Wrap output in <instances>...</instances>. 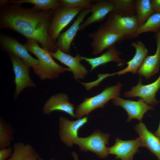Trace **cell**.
<instances>
[{
  "mask_svg": "<svg viewBox=\"0 0 160 160\" xmlns=\"http://www.w3.org/2000/svg\"><path fill=\"white\" fill-rule=\"evenodd\" d=\"M53 10H37L21 4H8L0 8V28L15 31L27 40H33L50 52L57 49L51 41L49 29Z\"/></svg>",
  "mask_w": 160,
  "mask_h": 160,
  "instance_id": "cell-1",
  "label": "cell"
},
{
  "mask_svg": "<svg viewBox=\"0 0 160 160\" xmlns=\"http://www.w3.org/2000/svg\"><path fill=\"white\" fill-rule=\"evenodd\" d=\"M38 42L33 40H27L24 45L28 51L37 57L39 63L32 68L35 73L41 80L55 79L60 73L68 71V68L63 67L53 59L50 52L40 47Z\"/></svg>",
  "mask_w": 160,
  "mask_h": 160,
  "instance_id": "cell-2",
  "label": "cell"
},
{
  "mask_svg": "<svg viewBox=\"0 0 160 160\" xmlns=\"http://www.w3.org/2000/svg\"><path fill=\"white\" fill-rule=\"evenodd\" d=\"M122 86V84L119 82L116 85L107 87L96 95L85 98L83 101L77 106L75 112V118H82L97 108H103L108 101L120 95Z\"/></svg>",
  "mask_w": 160,
  "mask_h": 160,
  "instance_id": "cell-3",
  "label": "cell"
},
{
  "mask_svg": "<svg viewBox=\"0 0 160 160\" xmlns=\"http://www.w3.org/2000/svg\"><path fill=\"white\" fill-rule=\"evenodd\" d=\"M110 135L100 130H95L91 135L85 137H78L73 142L83 152L90 151L98 157L104 159L108 155V145Z\"/></svg>",
  "mask_w": 160,
  "mask_h": 160,
  "instance_id": "cell-4",
  "label": "cell"
},
{
  "mask_svg": "<svg viewBox=\"0 0 160 160\" xmlns=\"http://www.w3.org/2000/svg\"><path fill=\"white\" fill-rule=\"evenodd\" d=\"M88 36L92 40L91 47L93 55L101 53L116 42L127 39L125 36L112 30L104 24L101 25L96 30L89 33Z\"/></svg>",
  "mask_w": 160,
  "mask_h": 160,
  "instance_id": "cell-5",
  "label": "cell"
},
{
  "mask_svg": "<svg viewBox=\"0 0 160 160\" xmlns=\"http://www.w3.org/2000/svg\"><path fill=\"white\" fill-rule=\"evenodd\" d=\"M104 24L112 30L125 36L127 39L137 37L139 27L136 15L122 16L113 11L109 14Z\"/></svg>",
  "mask_w": 160,
  "mask_h": 160,
  "instance_id": "cell-6",
  "label": "cell"
},
{
  "mask_svg": "<svg viewBox=\"0 0 160 160\" xmlns=\"http://www.w3.org/2000/svg\"><path fill=\"white\" fill-rule=\"evenodd\" d=\"M83 9L81 8H69L62 6L54 10L49 29V35L55 44L62 31Z\"/></svg>",
  "mask_w": 160,
  "mask_h": 160,
  "instance_id": "cell-7",
  "label": "cell"
},
{
  "mask_svg": "<svg viewBox=\"0 0 160 160\" xmlns=\"http://www.w3.org/2000/svg\"><path fill=\"white\" fill-rule=\"evenodd\" d=\"M11 61L15 77V85L14 97L16 99L21 92L27 87H35L36 85L29 74L30 68L20 58L12 54H8Z\"/></svg>",
  "mask_w": 160,
  "mask_h": 160,
  "instance_id": "cell-8",
  "label": "cell"
},
{
  "mask_svg": "<svg viewBox=\"0 0 160 160\" xmlns=\"http://www.w3.org/2000/svg\"><path fill=\"white\" fill-rule=\"evenodd\" d=\"M0 46L1 49L8 54L14 55L21 58L30 68L38 64V59L33 57L27 49L13 37L3 33L0 34Z\"/></svg>",
  "mask_w": 160,
  "mask_h": 160,
  "instance_id": "cell-9",
  "label": "cell"
},
{
  "mask_svg": "<svg viewBox=\"0 0 160 160\" xmlns=\"http://www.w3.org/2000/svg\"><path fill=\"white\" fill-rule=\"evenodd\" d=\"M88 117L85 116L72 121L60 116L59 118V135L61 141L67 146L71 147L74 140L79 137L78 131L86 124Z\"/></svg>",
  "mask_w": 160,
  "mask_h": 160,
  "instance_id": "cell-10",
  "label": "cell"
},
{
  "mask_svg": "<svg viewBox=\"0 0 160 160\" xmlns=\"http://www.w3.org/2000/svg\"><path fill=\"white\" fill-rule=\"evenodd\" d=\"M160 88V75L155 81L147 85H143L141 79L140 78L137 85L132 87L130 90L125 92L124 95L127 98L139 97L153 106L160 103V101L155 98L156 94Z\"/></svg>",
  "mask_w": 160,
  "mask_h": 160,
  "instance_id": "cell-11",
  "label": "cell"
},
{
  "mask_svg": "<svg viewBox=\"0 0 160 160\" xmlns=\"http://www.w3.org/2000/svg\"><path fill=\"white\" fill-rule=\"evenodd\" d=\"M113 104L124 109L128 117L127 122H129L133 119L142 122L144 114L149 110H153V107L147 103L143 99L140 98L137 101L125 100L119 97L112 100Z\"/></svg>",
  "mask_w": 160,
  "mask_h": 160,
  "instance_id": "cell-12",
  "label": "cell"
},
{
  "mask_svg": "<svg viewBox=\"0 0 160 160\" xmlns=\"http://www.w3.org/2000/svg\"><path fill=\"white\" fill-rule=\"evenodd\" d=\"M92 10V8L83 9L68 29L59 34L55 44L57 49L70 54L71 44L77 32L79 31L80 25L84 22L85 17L91 12Z\"/></svg>",
  "mask_w": 160,
  "mask_h": 160,
  "instance_id": "cell-13",
  "label": "cell"
},
{
  "mask_svg": "<svg viewBox=\"0 0 160 160\" xmlns=\"http://www.w3.org/2000/svg\"><path fill=\"white\" fill-rule=\"evenodd\" d=\"M140 147H142V144L139 137L127 140L116 137L115 144L108 148V153L114 155L116 159L133 160L134 155L139 151L138 148Z\"/></svg>",
  "mask_w": 160,
  "mask_h": 160,
  "instance_id": "cell-14",
  "label": "cell"
},
{
  "mask_svg": "<svg viewBox=\"0 0 160 160\" xmlns=\"http://www.w3.org/2000/svg\"><path fill=\"white\" fill-rule=\"evenodd\" d=\"M50 53L52 57L68 67L76 79H83L87 75L88 71L80 63L82 56L79 53H76V56L73 57L58 49L55 52Z\"/></svg>",
  "mask_w": 160,
  "mask_h": 160,
  "instance_id": "cell-15",
  "label": "cell"
},
{
  "mask_svg": "<svg viewBox=\"0 0 160 160\" xmlns=\"http://www.w3.org/2000/svg\"><path fill=\"white\" fill-rule=\"evenodd\" d=\"M74 105L69 102L68 95L64 93L55 94L50 97L43 106L42 111L46 115H49L53 111H60L75 118Z\"/></svg>",
  "mask_w": 160,
  "mask_h": 160,
  "instance_id": "cell-16",
  "label": "cell"
},
{
  "mask_svg": "<svg viewBox=\"0 0 160 160\" xmlns=\"http://www.w3.org/2000/svg\"><path fill=\"white\" fill-rule=\"evenodd\" d=\"M91 15L80 25L79 31L95 22L103 21L108 14L114 10V6L111 0H96L92 6Z\"/></svg>",
  "mask_w": 160,
  "mask_h": 160,
  "instance_id": "cell-17",
  "label": "cell"
},
{
  "mask_svg": "<svg viewBox=\"0 0 160 160\" xmlns=\"http://www.w3.org/2000/svg\"><path fill=\"white\" fill-rule=\"evenodd\" d=\"M135 129L139 136L142 147L147 148L160 160V140L152 132L149 131L142 122L135 126Z\"/></svg>",
  "mask_w": 160,
  "mask_h": 160,
  "instance_id": "cell-18",
  "label": "cell"
},
{
  "mask_svg": "<svg viewBox=\"0 0 160 160\" xmlns=\"http://www.w3.org/2000/svg\"><path fill=\"white\" fill-rule=\"evenodd\" d=\"M121 54L114 45L108 49V50L100 56L94 58H88L81 56L82 60L87 62L91 67V72L97 67L110 62H114L118 64V66H121L125 64L124 60L120 57Z\"/></svg>",
  "mask_w": 160,
  "mask_h": 160,
  "instance_id": "cell-19",
  "label": "cell"
},
{
  "mask_svg": "<svg viewBox=\"0 0 160 160\" xmlns=\"http://www.w3.org/2000/svg\"><path fill=\"white\" fill-rule=\"evenodd\" d=\"M131 45L135 49V55L130 60L125 63V64H127L126 68L112 73L113 76L116 74L119 76L130 72L133 74L137 73L145 57L147 55L148 51L141 41L133 42L131 43Z\"/></svg>",
  "mask_w": 160,
  "mask_h": 160,
  "instance_id": "cell-20",
  "label": "cell"
},
{
  "mask_svg": "<svg viewBox=\"0 0 160 160\" xmlns=\"http://www.w3.org/2000/svg\"><path fill=\"white\" fill-rule=\"evenodd\" d=\"M160 67V47H157L155 54L147 55L138 69L137 73L140 76L149 79L159 71Z\"/></svg>",
  "mask_w": 160,
  "mask_h": 160,
  "instance_id": "cell-21",
  "label": "cell"
},
{
  "mask_svg": "<svg viewBox=\"0 0 160 160\" xmlns=\"http://www.w3.org/2000/svg\"><path fill=\"white\" fill-rule=\"evenodd\" d=\"M11 156L6 160H39V154L30 144L18 142L13 145Z\"/></svg>",
  "mask_w": 160,
  "mask_h": 160,
  "instance_id": "cell-22",
  "label": "cell"
},
{
  "mask_svg": "<svg viewBox=\"0 0 160 160\" xmlns=\"http://www.w3.org/2000/svg\"><path fill=\"white\" fill-rule=\"evenodd\" d=\"M24 3L33 4V9L44 11L54 10L63 6L59 0H10L8 1L9 4H21Z\"/></svg>",
  "mask_w": 160,
  "mask_h": 160,
  "instance_id": "cell-23",
  "label": "cell"
},
{
  "mask_svg": "<svg viewBox=\"0 0 160 160\" xmlns=\"http://www.w3.org/2000/svg\"><path fill=\"white\" fill-rule=\"evenodd\" d=\"M136 16L139 27L142 25L154 12L150 0H137L135 3Z\"/></svg>",
  "mask_w": 160,
  "mask_h": 160,
  "instance_id": "cell-24",
  "label": "cell"
},
{
  "mask_svg": "<svg viewBox=\"0 0 160 160\" xmlns=\"http://www.w3.org/2000/svg\"><path fill=\"white\" fill-rule=\"evenodd\" d=\"M114 6L113 12L122 16L136 15L135 3L133 0H111Z\"/></svg>",
  "mask_w": 160,
  "mask_h": 160,
  "instance_id": "cell-25",
  "label": "cell"
},
{
  "mask_svg": "<svg viewBox=\"0 0 160 160\" xmlns=\"http://www.w3.org/2000/svg\"><path fill=\"white\" fill-rule=\"evenodd\" d=\"M14 128L1 117L0 118V149L9 147L13 140Z\"/></svg>",
  "mask_w": 160,
  "mask_h": 160,
  "instance_id": "cell-26",
  "label": "cell"
},
{
  "mask_svg": "<svg viewBox=\"0 0 160 160\" xmlns=\"http://www.w3.org/2000/svg\"><path fill=\"white\" fill-rule=\"evenodd\" d=\"M160 31V13L154 12L151 15L142 25L139 26L136 32L137 36L144 33L151 32L156 33Z\"/></svg>",
  "mask_w": 160,
  "mask_h": 160,
  "instance_id": "cell-27",
  "label": "cell"
},
{
  "mask_svg": "<svg viewBox=\"0 0 160 160\" xmlns=\"http://www.w3.org/2000/svg\"><path fill=\"white\" fill-rule=\"evenodd\" d=\"M63 6L69 8H81L83 9H91L96 0H59Z\"/></svg>",
  "mask_w": 160,
  "mask_h": 160,
  "instance_id": "cell-28",
  "label": "cell"
},
{
  "mask_svg": "<svg viewBox=\"0 0 160 160\" xmlns=\"http://www.w3.org/2000/svg\"><path fill=\"white\" fill-rule=\"evenodd\" d=\"M113 76L112 74L107 73L104 74L100 73L97 75L98 79L94 81L84 83L80 82L78 80L77 81L84 87L87 90H89L91 89L93 87L99 85V83L104 79L108 76Z\"/></svg>",
  "mask_w": 160,
  "mask_h": 160,
  "instance_id": "cell-29",
  "label": "cell"
},
{
  "mask_svg": "<svg viewBox=\"0 0 160 160\" xmlns=\"http://www.w3.org/2000/svg\"><path fill=\"white\" fill-rule=\"evenodd\" d=\"M12 149L9 147L1 149L0 150V160H6L12 155Z\"/></svg>",
  "mask_w": 160,
  "mask_h": 160,
  "instance_id": "cell-30",
  "label": "cell"
},
{
  "mask_svg": "<svg viewBox=\"0 0 160 160\" xmlns=\"http://www.w3.org/2000/svg\"><path fill=\"white\" fill-rule=\"evenodd\" d=\"M151 1L155 12L160 13V0H151Z\"/></svg>",
  "mask_w": 160,
  "mask_h": 160,
  "instance_id": "cell-31",
  "label": "cell"
},
{
  "mask_svg": "<svg viewBox=\"0 0 160 160\" xmlns=\"http://www.w3.org/2000/svg\"><path fill=\"white\" fill-rule=\"evenodd\" d=\"M154 37L156 43L157 47H160V31L155 33Z\"/></svg>",
  "mask_w": 160,
  "mask_h": 160,
  "instance_id": "cell-32",
  "label": "cell"
},
{
  "mask_svg": "<svg viewBox=\"0 0 160 160\" xmlns=\"http://www.w3.org/2000/svg\"><path fill=\"white\" fill-rule=\"evenodd\" d=\"M9 0H0V8L3 7L7 5L8 3Z\"/></svg>",
  "mask_w": 160,
  "mask_h": 160,
  "instance_id": "cell-33",
  "label": "cell"
},
{
  "mask_svg": "<svg viewBox=\"0 0 160 160\" xmlns=\"http://www.w3.org/2000/svg\"><path fill=\"white\" fill-rule=\"evenodd\" d=\"M72 155L73 157L74 160H79L78 158V156L77 154L75 152H72ZM39 160H43V159L40 157ZM50 160H55L54 159H52Z\"/></svg>",
  "mask_w": 160,
  "mask_h": 160,
  "instance_id": "cell-34",
  "label": "cell"
},
{
  "mask_svg": "<svg viewBox=\"0 0 160 160\" xmlns=\"http://www.w3.org/2000/svg\"><path fill=\"white\" fill-rule=\"evenodd\" d=\"M154 134L160 140V122L159 127L158 129L155 132Z\"/></svg>",
  "mask_w": 160,
  "mask_h": 160,
  "instance_id": "cell-35",
  "label": "cell"
}]
</instances>
